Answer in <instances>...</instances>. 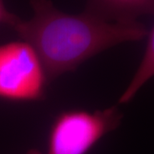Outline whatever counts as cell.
<instances>
[{"instance_id": "cell-1", "label": "cell", "mask_w": 154, "mask_h": 154, "mask_svg": "<svg viewBox=\"0 0 154 154\" xmlns=\"http://www.w3.org/2000/svg\"><path fill=\"white\" fill-rule=\"evenodd\" d=\"M33 15L14 28L37 51L50 79L71 71L117 45L143 40L148 30L139 22H110L94 12L69 14L50 0H31Z\"/></svg>"}, {"instance_id": "cell-2", "label": "cell", "mask_w": 154, "mask_h": 154, "mask_svg": "<svg viewBox=\"0 0 154 154\" xmlns=\"http://www.w3.org/2000/svg\"><path fill=\"white\" fill-rule=\"evenodd\" d=\"M122 116L116 105L94 111H63L51 124L45 152L32 149L27 154H87L120 126Z\"/></svg>"}, {"instance_id": "cell-3", "label": "cell", "mask_w": 154, "mask_h": 154, "mask_svg": "<svg viewBox=\"0 0 154 154\" xmlns=\"http://www.w3.org/2000/svg\"><path fill=\"white\" fill-rule=\"evenodd\" d=\"M51 80L40 57L21 39L0 45V98L38 101L45 96Z\"/></svg>"}, {"instance_id": "cell-4", "label": "cell", "mask_w": 154, "mask_h": 154, "mask_svg": "<svg viewBox=\"0 0 154 154\" xmlns=\"http://www.w3.org/2000/svg\"><path fill=\"white\" fill-rule=\"evenodd\" d=\"M92 11L110 22H137L138 17L154 16V0H94Z\"/></svg>"}, {"instance_id": "cell-5", "label": "cell", "mask_w": 154, "mask_h": 154, "mask_svg": "<svg viewBox=\"0 0 154 154\" xmlns=\"http://www.w3.org/2000/svg\"><path fill=\"white\" fill-rule=\"evenodd\" d=\"M147 43L140 63L132 80L128 85L118 100L119 104H128L143 88V86L154 77V26L147 34Z\"/></svg>"}, {"instance_id": "cell-6", "label": "cell", "mask_w": 154, "mask_h": 154, "mask_svg": "<svg viewBox=\"0 0 154 154\" xmlns=\"http://www.w3.org/2000/svg\"><path fill=\"white\" fill-rule=\"evenodd\" d=\"M21 19L7 10L4 0H0V24H6L14 28Z\"/></svg>"}]
</instances>
